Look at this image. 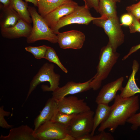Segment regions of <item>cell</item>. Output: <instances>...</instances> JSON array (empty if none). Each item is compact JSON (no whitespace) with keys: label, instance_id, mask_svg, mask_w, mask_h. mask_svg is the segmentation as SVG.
Returning <instances> with one entry per match:
<instances>
[{"label":"cell","instance_id":"21","mask_svg":"<svg viewBox=\"0 0 140 140\" xmlns=\"http://www.w3.org/2000/svg\"><path fill=\"white\" fill-rule=\"evenodd\" d=\"M10 5L17 13L20 18L31 24V17L28 10L27 2L23 0H10Z\"/></svg>","mask_w":140,"mask_h":140},{"label":"cell","instance_id":"9","mask_svg":"<svg viewBox=\"0 0 140 140\" xmlns=\"http://www.w3.org/2000/svg\"><path fill=\"white\" fill-rule=\"evenodd\" d=\"M57 43L62 49L81 48L84 43L85 36L82 32L73 30L59 32L57 34Z\"/></svg>","mask_w":140,"mask_h":140},{"label":"cell","instance_id":"33","mask_svg":"<svg viewBox=\"0 0 140 140\" xmlns=\"http://www.w3.org/2000/svg\"><path fill=\"white\" fill-rule=\"evenodd\" d=\"M128 13L131 14L137 19H140V7L129 11Z\"/></svg>","mask_w":140,"mask_h":140},{"label":"cell","instance_id":"25","mask_svg":"<svg viewBox=\"0 0 140 140\" xmlns=\"http://www.w3.org/2000/svg\"><path fill=\"white\" fill-rule=\"evenodd\" d=\"M48 46L44 45L38 46H29L25 47L26 51L31 53L36 59L44 58Z\"/></svg>","mask_w":140,"mask_h":140},{"label":"cell","instance_id":"24","mask_svg":"<svg viewBox=\"0 0 140 140\" xmlns=\"http://www.w3.org/2000/svg\"><path fill=\"white\" fill-rule=\"evenodd\" d=\"M44 58L56 64L65 73H68L67 70L62 64L55 51L52 47L48 46Z\"/></svg>","mask_w":140,"mask_h":140},{"label":"cell","instance_id":"12","mask_svg":"<svg viewBox=\"0 0 140 140\" xmlns=\"http://www.w3.org/2000/svg\"><path fill=\"white\" fill-rule=\"evenodd\" d=\"M124 80V77L122 76L104 85L96 98V103L109 104L114 99L117 92L122 89Z\"/></svg>","mask_w":140,"mask_h":140},{"label":"cell","instance_id":"20","mask_svg":"<svg viewBox=\"0 0 140 140\" xmlns=\"http://www.w3.org/2000/svg\"><path fill=\"white\" fill-rule=\"evenodd\" d=\"M96 110L93 117V126L91 134L94 135L98 127L108 117L110 114L111 106L108 104H99Z\"/></svg>","mask_w":140,"mask_h":140},{"label":"cell","instance_id":"14","mask_svg":"<svg viewBox=\"0 0 140 140\" xmlns=\"http://www.w3.org/2000/svg\"><path fill=\"white\" fill-rule=\"evenodd\" d=\"M32 27L21 18L14 26L8 28H1L0 32L3 37L12 39L24 37L27 38L31 32Z\"/></svg>","mask_w":140,"mask_h":140},{"label":"cell","instance_id":"19","mask_svg":"<svg viewBox=\"0 0 140 140\" xmlns=\"http://www.w3.org/2000/svg\"><path fill=\"white\" fill-rule=\"evenodd\" d=\"M72 0H37L38 12L43 17L61 5Z\"/></svg>","mask_w":140,"mask_h":140},{"label":"cell","instance_id":"17","mask_svg":"<svg viewBox=\"0 0 140 140\" xmlns=\"http://www.w3.org/2000/svg\"><path fill=\"white\" fill-rule=\"evenodd\" d=\"M20 18L16 11L10 5L4 6L0 4V26L8 28L15 25Z\"/></svg>","mask_w":140,"mask_h":140},{"label":"cell","instance_id":"38","mask_svg":"<svg viewBox=\"0 0 140 140\" xmlns=\"http://www.w3.org/2000/svg\"><path fill=\"white\" fill-rule=\"evenodd\" d=\"M25 2L33 3L35 6H37V0H25Z\"/></svg>","mask_w":140,"mask_h":140},{"label":"cell","instance_id":"8","mask_svg":"<svg viewBox=\"0 0 140 140\" xmlns=\"http://www.w3.org/2000/svg\"><path fill=\"white\" fill-rule=\"evenodd\" d=\"M68 134L66 126L49 121L34 131V135L37 140H61Z\"/></svg>","mask_w":140,"mask_h":140},{"label":"cell","instance_id":"1","mask_svg":"<svg viewBox=\"0 0 140 140\" xmlns=\"http://www.w3.org/2000/svg\"><path fill=\"white\" fill-rule=\"evenodd\" d=\"M114 100L109 116L100 124L98 129L100 132L107 129L113 132L119 126L125 125L139 109L138 95L123 98L117 94Z\"/></svg>","mask_w":140,"mask_h":140},{"label":"cell","instance_id":"11","mask_svg":"<svg viewBox=\"0 0 140 140\" xmlns=\"http://www.w3.org/2000/svg\"><path fill=\"white\" fill-rule=\"evenodd\" d=\"M92 80V78L82 83H77L73 81L68 82L63 86L59 87L53 91L52 98L56 101L68 95L87 91L91 89L90 83Z\"/></svg>","mask_w":140,"mask_h":140},{"label":"cell","instance_id":"10","mask_svg":"<svg viewBox=\"0 0 140 140\" xmlns=\"http://www.w3.org/2000/svg\"><path fill=\"white\" fill-rule=\"evenodd\" d=\"M58 110L68 114H77L91 110L84 99L74 96H65L56 101Z\"/></svg>","mask_w":140,"mask_h":140},{"label":"cell","instance_id":"28","mask_svg":"<svg viewBox=\"0 0 140 140\" xmlns=\"http://www.w3.org/2000/svg\"><path fill=\"white\" fill-rule=\"evenodd\" d=\"M98 135H93V140H114V137L109 133L103 130Z\"/></svg>","mask_w":140,"mask_h":140},{"label":"cell","instance_id":"40","mask_svg":"<svg viewBox=\"0 0 140 140\" xmlns=\"http://www.w3.org/2000/svg\"></svg>","mask_w":140,"mask_h":140},{"label":"cell","instance_id":"31","mask_svg":"<svg viewBox=\"0 0 140 140\" xmlns=\"http://www.w3.org/2000/svg\"><path fill=\"white\" fill-rule=\"evenodd\" d=\"M85 5L88 8H93L97 12L99 1V0H83Z\"/></svg>","mask_w":140,"mask_h":140},{"label":"cell","instance_id":"39","mask_svg":"<svg viewBox=\"0 0 140 140\" xmlns=\"http://www.w3.org/2000/svg\"><path fill=\"white\" fill-rule=\"evenodd\" d=\"M99 1L100 0H99ZM110 1H113L114 2H121V0H109Z\"/></svg>","mask_w":140,"mask_h":140},{"label":"cell","instance_id":"36","mask_svg":"<svg viewBox=\"0 0 140 140\" xmlns=\"http://www.w3.org/2000/svg\"><path fill=\"white\" fill-rule=\"evenodd\" d=\"M61 140H76V138L71 135L68 134Z\"/></svg>","mask_w":140,"mask_h":140},{"label":"cell","instance_id":"5","mask_svg":"<svg viewBox=\"0 0 140 140\" xmlns=\"http://www.w3.org/2000/svg\"><path fill=\"white\" fill-rule=\"evenodd\" d=\"M93 24L103 29L108 37V43L114 50L117 48L124 41V35L118 16L107 18L101 16L92 21Z\"/></svg>","mask_w":140,"mask_h":140},{"label":"cell","instance_id":"27","mask_svg":"<svg viewBox=\"0 0 140 140\" xmlns=\"http://www.w3.org/2000/svg\"><path fill=\"white\" fill-rule=\"evenodd\" d=\"M127 122L131 124V129L135 130L140 127V112L136 113L132 117L129 118Z\"/></svg>","mask_w":140,"mask_h":140},{"label":"cell","instance_id":"26","mask_svg":"<svg viewBox=\"0 0 140 140\" xmlns=\"http://www.w3.org/2000/svg\"><path fill=\"white\" fill-rule=\"evenodd\" d=\"M9 111L4 110V106H2L0 107V126L3 128L6 129L11 128L13 126L8 124L4 118V116H8L10 114Z\"/></svg>","mask_w":140,"mask_h":140},{"label":"cell","instance_id":"29","mask_svg":"<svg viewBox=\"0 0 140 140\" xmlns=\"http://www.w3.org/2000/svg\"><path fill=\"white\" fill-rule=\"evenodd\" d=\"M133 20L132 16L129 13L123 14L121 18L122 25L129 26L132 23Z\"/></svg>","mask_w":140,"mask_h":140},{"label":"cell","instance_id":"32","mask_svg":"<svg viewBox=\"0 0 140 140\" xmlns=\"http://www.w3.org/2000/svg\"><path fill=\"white\" fill-rule=\"evenodd\" d=\"M140 49V43L137 45L132 47L128 53L124 56L122 60H124L128 58L132 54L135 52Z\"/></svg>","mask_w":140,"mask_h":140},{"label":"cell","instance_id":"37","mask_svg":"<svg viewBox=\"0 0 140 140\" xmlns=\"http://www.w3.org/2000/svg\"><path fill=\"white\" fill-rule=\"evenodd\" d=\"M0 2L4 6H8L10 4V0H0Z\"/></svg>","mask_w":140,"mask_h":140},{"label":"cell","instance_id":"13","mask_svg":"<svg viewBox=\"0 0 140 140\" xmlns=\"http://www.w3.org/2000/svg\"><path fill=\"white\" fill-rule=\"evenodd\" d=\"M78 5L77 3L72 0L61 5L43 18L52 30L61 18L70 14Z\"/></svg>","mask_w":140,"mask_h":140},{"label":"cell","instance_id":"15","mask_svg":"<svg viewBox=\"0 0 140 140\" xmlns=\"http://www.w3.org/2000/svg\"><path fill=\"white\" fill-rule=\"evenodd\" d=\"M34 130L27 125L12 128L8 135H1L0 140H37L34 135Z\"/></svg>","mask_w":140,"mask_h":140},{"label":"cell","instance_id":"4","mask_svg":"<svg viewBox=\"0 0 140 140\" xmlns=\"http://www.w3.org/2000/svg\"><path fill=\"white\" fill-rule=\"evenodd\" d=\"M54 65L52 64L46 62L43 65L30 82L26 100L37 86L42 82H47L49 83V86L44 85L41 86L44 92H53L59 87L60 76L54 72Z\"/></svg>","mask_w":140,"mask_h":140},{"label":"cell","instance_id":"30","mask_svg":"<svg viewBox=\"0 0 140 140\" xmlns=\"http://www.w3.org/2000/svg\"><path fill=\"white\" fill-rule=\"evenodd\" d=\"M132 16L133 18V22L132 24L129 26L130 32L131 33H135L136 32L140 33L139 20L137 19L133 16Z\"/></svg>","mask_w":140,"mask_h":140},{"label":"cell","instance_id":"6","mask_svg":"<svg viewBox=\"0 0 140 140\" xmlns=\"http://www.w3.org/2000/svg\"><path fill=\"white\" fill-rule=\"evenodd\" d=\"M94 112L91 110L76 114L67 127L68 134L75 138L91 133L93 126Z\"/></svg>","mask_w":140,"mask_h":140},{"label":"cell","instance_id":"22","mask_svg":"<svg viewBox=\"0 0 140 140\" xmlns=\"http://www.w3.org/2000/svg\"><path fill=\"white\" fill-rule=\"evenodd\" d=\"M116 3L109 0L99 1L98 12L107 18L117 17Z\"/></svg>","mask_w":140,"mask_h":140},{"label":"cell","instance_id":"16","mask_svg":"<svg viewBox=\"0 0 140 140\" xmlns=\"http://www.w3.org/2000/svg\"><path fill=\"white\" fill-rule=\"evenodd\" d=\"M139 64L136 60L132 63V72L127 83L124 87H123L120 94L123 98L129 97L138 93H140V88L137 86L135 81V76L139 69Z\"/></svg>","mask_w":140,"mask_h":140},{"label":"cell","instance_id":"34","mask_svg":"<svg viewBox=\"0 0 140 140\" xmlns=\"http://www.w3.org/2000/svg\"><path fill=\"white\" fill-rule=\"evenodd\" d=\"M93 135L90 133L86 134L76 138V140H93Z\"/></svg>","mask_w":140,"mask_h":140},{"label":"cell","instance_id":"35","mask_svg":"<svg viewBox=\"0 0 140 140\" xmlns=\"http://www.w3.org/2000/svg\"><path fill=\"white\" fill-rule=\"evenodd\" d=\"M139 7H140V1L137 3L127 7L126 10L128 12Z\"/></svg>","mask_w":140,"mask_h":140},{"label":"cell","instance_id":"23","mask_svg":"<svg viewBox=\"0 0 140 140\" xmlns=\"http://www.w3.org/2000/svg\"><path fill=\"white\" fill-rule=\"evenodd\" d=\"M76 114H68L56 110L51 121L58 123L67 127Z\"/></svg>","mask_w":140,"mask_h":140},{"label":"cell","instance_id":"18","mask_svg":"<svg viewBox=\"0 0 140 140\" xmlns=\"http://www.w3.org/2000/svg\"><path fill=\"white\" fill-rule=\"evenodd\" d=\"M57 108L56 101L52 97L49 99L39 114L34 120V131L42 124L51 121Z\"/></svg>","mask_w":140,"mask_h":140},{"label":"cell","instance_id":"3","mask_svg":"<svg viewBox=\"0 0 140 140\" xmlns=\"http://www.w3.org/2000/svg\"><path fill=\"white\" fill-rule=\"evenodd\" d=\"M28 10L32 19L33 26L30 34L26 38L27 43H33L41 40H47L53 44L57 43V34L48 26L36 9L28 6Z\"/></svg>","mask_w":140,"mask_h":140},{"label":"cell","instance_id":"2","mask_svg":"<svg viewBox=\"0 0 140 140\" xmlns=\"http://www.w3.org/2000/svg\"><path fill=\"white\" fill-rule=\"evenodd\" d=\"M120 56L108 42L101 48L97 72L90 83L91 89L95 91L100 88L102 81L108 77Z\"/></svg>","mask_w":140,"mask_h":140},{"label":"cell","instance_id":"7","mask_svg":"<svg viewBox=\"0 0 140 140\" xmlns=\"http://www.w3.org/2000/svg\"><path fill=\"white\" fill-rule=\"evenodd\" d=\"M89 8L85 5H78L75 10L69 14L61 18L52 30L56 34L59 32V30L66 25L73 24L88 25L94 20L99 17H93Z\"/></svg>","mask_w":140,"mask_h":140}]
</instances>
